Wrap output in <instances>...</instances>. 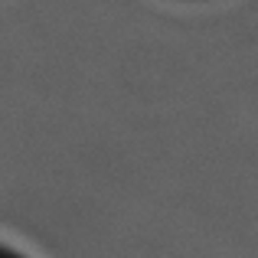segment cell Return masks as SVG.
<instances>
[{
	"label": "cell",
	"mask_w": 258,
	"mask_h": 258,
	"mask_svg": "<svg viewBox=\"0 0 258 258\" xmlns=\"http://www.w3.org/2000/svg\"><path fill=\"white\" fill-rule=\"evenodd\" d=\"M0 258H23V255L13 252V248H4V245H0Z\"/></svg>",
	"instance_id": "1"
}]
</instances>
